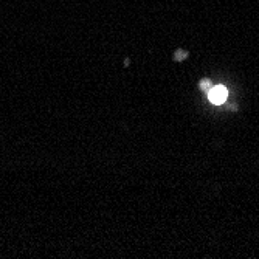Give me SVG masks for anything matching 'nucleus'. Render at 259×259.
<instances>
[{"mask_svg":"<svg viewBox=\"0 0 259 259\" xmlns=\"http://www.w3.org/2000/svg\"><path fill=\"white\" fill-rule=\"evenodd\" d=\"M227 95L228 92L225 87L222 85H218V87H213L209 92H208V97H209V101L214 103V104H222L225 100H227Z\"/></svg>","mask_w":259,"mask_h":259,"instance_id":"f257e3e1","label":"nucleus"},{"mask_svg":"<svg viewBox=\"0 0 259 259\" xmlns=\"http://www.w3.org/2000/svg\"><path fill=\"white\" fill-rule=\"evenodd\" d=\"M200 89L205 90V92H209V90H211V82H209L208 79H203V81L200 82Z\"/></svg>","mask_w":259,"mask_h":259,"instance_id":"f03ea898","label":"nucleus"}]
</instances>
